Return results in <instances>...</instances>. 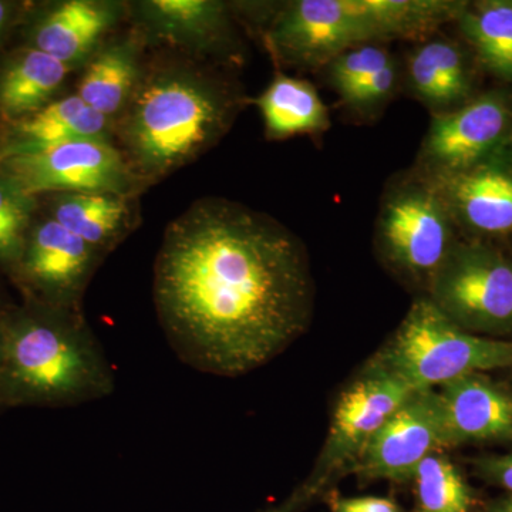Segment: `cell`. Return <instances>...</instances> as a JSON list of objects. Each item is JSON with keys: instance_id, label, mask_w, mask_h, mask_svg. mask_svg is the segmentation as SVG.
Returning <instances> with one entry per match:
<instances>
[{"instance_id": "1", "label": "cell", "mask_w": 512, "mask_h": 512, "mask_svg": "<svg viewBox=\"0 0 512 512\" xmlns=\"http://www.w3.org/2000/svg\"><path fill=\"white\" fill-rule=\"evenodd\" d=\"M312 278L284 225L224 200L171 222L154 266L161 328L181 362L234 377L274 360L305 332Z\"/></svg>"}, {"instance_id": "2", "label": "cell", "mask_w": 512, "mask_h": 512, "mask_svg": "<svg viewBox=\"0 0 512 512\" xmlns=\"http://www.w3.org/2000/svg\"><path fill=\"white\" fill-rule=\"evenodd\" d=\"M0 335V412L80 406L113 393V369L82 311L8 305L0 311Z\"/></svg>"}, {"instance_id": "3", "label": "cell", "mask_w": 512, "mask_h": 512, "mask_svg": "<svg viewBox=\"0 0 512 512\" xmlns=\"http://www.w3.org/2000/svg\"><path fill=\"white\" fill-rule=\"evenodd\" d=\"M235 103L227 87L190 67L156 70L138 82L121 138L138 178L164 177L227 131Z\"/></svg>"}, {"instance_id": "4", "label": "cell", "mask_w": 512, "mask_h": 512, "mask_svg": "<svg viewBox=\"0 0 512 512\" xmlns=\"http://www.w3.org/2000/svg\"><path fill=\"white\" fill-rule=\"evenodd\" d=\"M463 6L443 0H298L276 16L269 43L286 63L320 66L373 40L429 35Z\"/></svg>"}, {"instance_id": "5", "label": "cell", "mask_w": 512, "mask_h": 512, "mask_svg": "<svg viewBox=\"0 0 512 512\" xmlns=\"http://www.w3.org/2000/svg\"><path fill=\"white\" fill-rule=\"evenodd\" d=\"M376 359L413 390H436L463 376L512 369V342L461 329L423 296Z\"/></svg>"}, {"instance_id": "6", "label": "cell", "mask_w": 512, "mask_h": 512, "mask_svg": "<svg viewBox=\"0 0 512 512\" xmlns=\"http://www.w3.org/2000/svg\"><path fill=\"white\" fill-rule=\"evenodd\" d=\"M377 245L394 269L429 286L453 249V215L430 178L390 190L377 221Z\"/></svg>"}, {"instance_id": "7", "label": "cell", "mask_w": 512, "mask_h": 512, "mask_svg": "<svg viewBox=\"0 0 512 512\" xmlns=\"http://www.w3.org/2000/svg\"><path fill=\"white\" fill-rule=\"evenodd\" d=\"M441 313L473 335L512 330V262L484 245H454L429 284Z\"/></svg>"}, {"instance_id": "8", "label": "cell", "mask_w": 512, "mask_h": 512, "mask_svg": "<svg viewBox=\"0 0 512 512\" xmlns=\"http://www.w3.org/2000/svg\"><path fill=\"white\" fill-rule=\"evenodd\" d=\"M413 392L376 357L367 363L336 403L328 439L311 477L301 487L309 500L336 474L350 470L377 431Z\"/></svg>"}, {"instance_id": "9", "label": "cell", "mask_w": 512, "mask_h": 512, "mask_svg": "<svg viewBox=\"0 0 512 512\" xmlns=\"http://www.w3.org/2000/svg\"><path fill=\"white\" fill-rule=\"evenodd\" d=\"M0 168L35 197L46 192H107L130 197L138 178L123 154L99 138L66 141L5 158Z\"/></svg>"}, {"instance_id": "10", "label": "cell", "mask_w": 512, "mask_h": 512, "mask_svg": "<svg viewBox=\"0 0 512 512\" xmlns=\"http://www.w3.org/2000/svg\"><path fill=\"white\" fill-rule=\"evenodd\" d=\"M103 254L53 218L33 224L9 276L23 301L82 311V296Z\"/></svg>"}, {"instance_id": "11", "label": "cell", "mask_w": 512, "mask_h": 512, "mask_svg": "<svg viewBox=\"0 0 512 512\" xmlns=\"http://www.w3.org/2000/svg\"><path fill=\"white\" fill-rule=\"evenodd\" d=\"M451 447L439 390H414L349 471L366 480L412 481L426 458Z\"/></svg>"}, {"instance_id": "12", "label": "cell", "mask_w": 512, "mask_h": 512, "mask_svg": "<svg viewBox=\"0 0 512 512\" xmlns=\"http://www.w3.org/2000/svg\"><path fill=\"white\" fill-rule=\"evenodd\" d=\"M511 113L500 94H485L461 109L434 117L420 160L429 177L461 173L480 164L503 140Z\"/></svg>"}, {"instance_id": "13", "label": "cell", "mask_w": 512, "mask_h": 512, "mask_svg": "<svg viewBox=\"0 0 512 512\" xmlns=\"http://www.w3.org/2000/svg\"><path fill=\"white\" fill-rule=\"evenodd\" d=\"M439 390L451 447L512 440V392L484 373L444 384Z\"/></svg>"}, {"instance_id": "14", "label": "cell", "mask_w": 512, "mask_h": 512, "mask_svg": "<svg viewBox=\"0 0 512 512\" xmlns=\"http://www.w3.org/2000/svg\"><path fill=\"white\" fill-rule=\"evenodd\" d=\"M451 215L487 235L512 231V174L497 164L480 163L461 173L429 177Z\"/></svg>"}, {"instance_id": "15", "label": "cell", "mask_w": 512, "mask_h": 512, "mask_svg": "<svg viewBox=\"0 0 512 512\" xmlns=\"http://www.w3.org/2000/svg\"><path fill=\"white\" fill-rule=\"evenodd\" d=\"M119 19V6L94 0H67L47 10L33 29V46L60 62H82Z\"/></svg>"}, {"instance_id": "16", "label": "cell", "mask_w": 512, "mask_h": 512, "mask_svg": "<svg viewBox=\"0 0 512 512\" xmlns=\"http://www.w3.org/2000/svg\"><path fill=\"white\" fill-rule=\"evenodd\" d=\"M109 117L86 106L77 94L53 100L42 110L13 123L0 161L19 154L45 150L66 141L99 138L107 140Z\"/></svg>"}, {"instance_id": "17", "label": "cell", "mask_w": 512, "mask_h": 512, "mask_svg": "<svg viewBox=\"0 0 512 512\" xmlns=\"http://www.w3.org/2000/svg\"><path fill=\"white\" fill-rule=\"evenodd\" d=\"M70 70L72 66L36 47L16 53L0 72V116L16 123L42 110Z\"/></svg>"}, {"instance_id": "18", "label": "cell", "mask_w": 512, "mask_h": 512, "mask_svg": "<svg viewBox=\"0 0 512 512\" xmlns=\"http://www.w3.org/2000/svg\"><path fill=\"white\" fill-rule=\"evenodd\" d=\"M141 22L157 39L208 49L227 35V5L214 0H148L138 3Z\"/></svg>"}, {"instance_id": "19", "label": "cell", "mask_w": 512, "mask_h": 512, "mask_svg": "<svg viewBox=\"0 0 512 512\" xmlns=\"http://www.w3.org/2000/svg\"><path fill=\"white\" fill-rule=\"evenodd\" d=\"M130 197L107 192H67L50 202L49 217L104 254L126 234Z\"/></svg>"}, {"instance_id": "20", "label": "cell", "mask_w": 512, "mask_h": 512, "mask_svg": "<svg viewBox=\"0 0 512 512\" xmlns=\"http://www.w3.org/2000/svg\"><path fill=\"white\" fill-rule=\"evenodd\" d=\"M407 79L413 93L430 107L451 106L470 89L463 52L447 39H431L414 49Z\"/></svg>"}, {"instance_id": "21", "label": "cell", "mask_w": 512, "mask_h": 512, "mask_svg": "<svg viewBox=\"0 0 512 512\" xmlns=\"http://www.w3.org/2000/svg\"><path fill=\"white\" fill-rule=\"evenodd\" d=\"M256 104L271 138L319 133L330 126L328 107L305 80L278 74Z\"/></svg>"}, {"instance_id": "22", "label": "cell", "mask_w": 512, "mask_h": 512, "mask_svg": "<svg viewBox=\"0 0 512 512\" xmlns=\"http://www.w3.org/2000/svg\"><path fill=\"white\" fill-rule=\"evenodd\" d=\"M138 52L133 42L101 49L87 64L77 86L86 106L113 119L127 107L138 84Z\"/></svg>"}, {"instance_id": "23", "label": "cell", "mask_w": 512, "mask_h": 512, "mask_svg": "<svg viewBox=\"0 0 512 512\" xmlns=\"http://www.w3.org/2000/svg\"><path fill=\"white\" fill-rule=\"evenodd\" d=\"M457 18L485 66L512 82V0L464 5Z\"/></svg>"}, {"instance_id": "24", "label": "cell", "mask_w": 512, "mask_h": 512, "mask_svg": "<svg viewBox=\"0 0 512 512\" xmlns=\"http://www.w3.org/2000/svg\"><path fill=\"white\" fill-rule=\"evenodd\" d=\"M416 512H473L474 495L458 468L446 456L433 454L413 477Z\"/></svg>"}, {"instance_id": "25", "label": "cell", "mask_w": 512, "mask_h": 512, "mask_svg": "<svg viewBox=\"0 0 512 512\" xmlns=\"http://www.w3.org/2000/svg\"><path fill=\"white\" fill-rule=\"evenodd\" d=\"M35 208V195L0 168V269L8 275L25 248Z\"/></svg>"}, {"instance_id": "26", "label": "cell", "mask_w": 512, "mask_h": 512, "mask_svg": "<svg viewBox=\"0 0 512 512\" xmlns=\"http://www.w3.org/2000/svg\"><path fill=\"white\" fill-rule=\"evenodd\" d=\"M393 62L389 50L377 45H363L333 59L329 63V77L340 99H346L353 89L366 82L382 67Z\"/></svg>"}, {"instance_id": "27", "label": "cell", "mask_w": 512, "mask_h": 512, "mask_svg": "<svg viewBox=\"0 0 512 512\" xmlns=\"http://www.w3.org/2000/svg\"><path fill=\"white\" fill-rule=\"evenodd\" d=\"M396 80V64L393 60V62L382 67L379 72L370 76L366 82L359 84L343 101L353 109H373V107L384 103L387 97L392 96L394 87H396Z\"/></svg>"}, {"instance_id": "28", "label": "cell", "mask_w": 512, "mask_h": 512, "mask_svg": "<svg viewBox=\"0 0 512 512\" xmlns=\"http://www.w3.org/2000/svg\"><path fill=\"white\" fill-rule=\"evenodd\" d=\"M477 473L487 483L512 494V450L504 456H491L476 461Z\"/></svg>"}, {"instance_id": "29", "label": "cell", "mask_w": 512, "mask_h": 512, "mask_svg": "<svg viewBox=\"0 0 512 512\" xmlns=\"http://www.w3.org/2000/svg\"><path fill=\"white\" fill-rule=\"evenodd\" d=\"M333 512H402L399 505L389 498L383 497H352L333 498Z\"/></svg>"}, {"instance_id": "30", "label": "cell", "mask_w": 512, "mask_h": 512, "mask_svg": "<svg viewBox=\"0 0 512 512\" xmlns=\"http://www.w3.org/2000/svg\"><path fill=\"white\" fill-rule=\"evenodd\" d=\"M308 501L309 500L306 498V495L302 493L301 488H298V490H296L284 504L279 505V507L271 508V510L265 512H295L308 503Z\"/></svg>"}, {"instance_id": "31", "label": "cell", "mask_w": 512, "mask_h": 512, "mask_svg": "<svg viewBox=\"0 0 512 512\" xmlns=\"http://www.w3.org/2000/svg\"><path fill=\"white\" fill-rule=\"evenodd\" d=\"M485 512H512V494L488 505Z\"/></svg>"}, {"instance_id": "32", "label": "cell", "mask_w": 512, "mask_h": 512, "mask_svg": "<svg viewBox=\"0 0 512 512\" xmlns=\"http://www.w3.org/2000/svg\"><path fill=\"white\" fill-rule=\"evenodd\" d=\"M10 16V5L6 2H0V35L5 30L6 23H8Z\"/></svg>"}, {"instance_id": "33", "label": "cell", "mask_w": 512, "mask_h": 512, "mask_svg": "<svg viewBox=\"0 0 512 512\" xmlns=\"http://www.w3.org/2000/svg\"><path fill=\"white\" fill-rule=\"evenodd\" d=\"M2 311V309H0ZM0 365H2V335H0Z\"/></svg>"}, {"instance_id": "34", "label": "cell", "mask_w": 512, "mask_h": 512, "mask_svg": "<svg viewBox=\"0 0 512 512\" xmlns=\"http://www.w3.org/2000/svg\"><path fill=\"white\" fill-rule=\"evenodd\" d=\"M9 305H10V303H9ZM6 306H8V305H3V303H0V309L6 308Z\"/></svg>"}]
</instances>
